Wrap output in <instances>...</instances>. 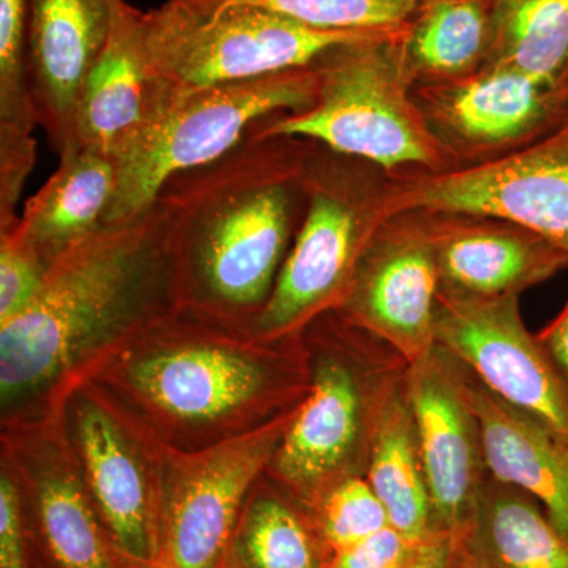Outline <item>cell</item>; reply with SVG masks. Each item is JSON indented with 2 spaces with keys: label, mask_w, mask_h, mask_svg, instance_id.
Instances as JSON below:
<instances>
[{
  "label": "cell",
  "mask_w": 568,
  "mask_h": 568,
  "mask_svg": "<svg viewBox=\"0 0 568 568\" xmlns=\"http://www.w3.org/2000/svg\"><path fill=\"white\" fill-rule=\"evenodd\" d=\"M315 144L260 122L233 151L163 182L155 203L173 227L182 308L241 325L260 315L305 215Z\"/></svg>",
  "instance_id": "obj_1"
},
{
  "label": "cell",
  "mask_w": 568,
  "mask_h": 568,
  "mask_svg": "<svg viewBox=\"0 0 568 568\" xmlns=\"http://www.w3.org/2000/svg\"><path fill=\"white\" fill-rule=\"evenodd\" d=\"M182 308L173 227L153 203L50 264L31 306L0 325L3 407Z\"/></svg>",
  "instance_id": "obj_2"
},
{
  "label": "cell",
  "mask_w": 568,
  "mask_h": 568,
  "mask_svg": "<svg viewBox=\"0 0 568 568\" xmlns=\"http://www.w3.org/2000/svg\"><path fill=\"white\" fill-rule=\"evenodd\" d=\"M115 383L153 424L185 435H231L294 409L312 379L304 334L267 342L248 325L179 308L119 343ZM114 349V347H112Z\"/></svg>",
  "instance_id": "obj_3"
},
{
  "label": "cell",
  "mask_w": 568,
  "mask_h": 568,
  "mask_svg": "<svg viewBox=\"0 0 568 568\" xmlns=\"http://www.w3.org/2000/svg\"><path fill=\"white\" fill-rule=\"evenodd\" d=\"M304 332L317 353L312 379L272 466L310 511L343 478L366 476L381 414L409 365L338 312Z\"/></svg>",
  "instance_id": "obj_4"
},
{
  "label": "cell",
  "mask_w": 568,
  "mask_h": 568,
  "mask_svg": "<svg viewBox=\"0 0 568 568\" xmlns=\"http://www.w3.org/2000/svg\"><path fill=\"white\" fill-rule=\"evenodd\" d=\"M402 32L372 33L324 52L313 62L312 106L265 119L263 132L315 141L388 175L455 170L457 162L414 100L399 52Z\"/></svg>",
  "instance_id": "obj_5"
},
{
  "label": "cell",
  "mask_w": 568,
  "mask_h": 568,
  "mask_svg": "<svg viewBox=\"0 0 568 568\" xmlns=\"http://www.w3.org/2000/svg\"><path fill=\"white\" fill-rule=\"evenodd\" d=\"M306 211L267 304L248 325L267 342L301 335L345 304L355 272L387 219V173L315 144L305 166Z\"/></svg>",
  "instance_id": "obj_6"
},
{
  "label": "cell",
  "mask_w": 568,
  "mask_h": 568,
  "mask_svg": "<svg viewBox=\"0 0 568 568\" xmlns=\"http://www.w3.org/2000/svg\"><path fill=\"white\" fill-rule=\"evenodd\" d=\"M315 67H302L200 89H175L151 125L115 160L118 190L108 223L140 215L171 175L220 159L256 123L304 111L315 102Z\"/></svg>",
  "instance_id": "obj_7"
},
{
  "label": "cell",
  "mask_w": 568,
  "mask_h": 568,
  "mask_svg": "<svg viewBox=\"0 0 568 568\" xmlns=\"http://www.w3.org/2000/svg\"><path fill=\"white\" fill-rule=\"evenodd\" d=\"M153 70L175 89H200L312 65L338 44L372 33L324 32L244 6L164 0L145 11Z\"/></svg>",
  "instance_id": "obj_8"
},
{
  "label": "cell",
  "mask_w": 568,
  "mask_h": 568,
  "mask_svg": "<svg viewBox=\"0 0 568 568\" xmlns=\"http://www.w3.org/2000/svg\"><path fill=\"white\" fill-rule=\"evenodd\" d=\"M297 406L241 435L170 459L160 473L156 560L174 568L226 564L246 495L272 466Z\"/></svg>",
  "instance_id": "obj_9"
},
{
  "label": "cell",
  "mask_w": 568,
  "mask_h": 568,
  "mask_svg": "<svg viewBox=\"0 0 568 568\" xmlns=\"http://www.w3.org/2000/svg\"><path fill=\"white\" fill-rule=\"evenodd\" d=\"M388 215L467 212L528 227L568 254V122L519 151L443 173L387 174Z\"/></svg>",
  "instance_id": "obj_10"
},
{
  "label": "cell",
  "mask_w": 568,
  "mask_h": 568,
  "mask_svg": "<svg viewBox=\"0 0 568 568\" xmlns=\"http://www.w3.org/2000/svg\"><path fill=\"white\" fill-rule=\"evenodd\" d=\"M413 95L457 168L503 159L567 123L562 89L506 65L414 85Z\"/></svg>",
  "instance_id": "obj_11"
},
{
  "label": "cell",
  "mask_w": 568,
  "mask_h": 568,
  "mask_svg": "<svg viewBox=\"0 0 568 568\" xmlns=\"http://www.w3.org/2000/svg\"><path fill=\"white\" fill-rule=\"evenodd\" d=\"M519 295H437L436 346L488 390L568 437V386L521 320Z\"/></svg>",
  "instance_id": "obj_12"
},
{
  "label": "cell",
  "mask_w": 568,
  "mask_h": 568,
  "mask_svg": "<svg viewBox=\"0 0 568 568\" xmlns=\"http://www.w3.org/2000/svg\"><path fill=\"white\" fill-rule=\"evenodd\" d=\"M439 287L422 213L396 212L366 246L338 313L413 365L436 346Z\"/></svg>",
  "instance_id": "obj_13"
},
{
  "label": "cell",
  "mask_w": 568,
  "mask_h": 568,
  "mask_svg": "<svg viewBox=\"0 0 568 568\" xmlns=\"http://www.w3.org/2000/svg\"><path fill=\"white\" fill-rule=\"evenodd\" d=\"M407 398L436 536L462 538L488 480L480 426L462 365L439 346L407 366Z\"/></svg>",
  "instance_id": "obj_14"
},
{
  "label": "cell",
  "mask_w": 568,
  "mask_h": 568,
  "mask_svg": "<svg viewBox=\"0 0 568 568\" xmlns=\"http://www.w3.org/2000/svg\"><path fill=\"white\" fill-rule=\"evenodd\" d=\"M74 443L93 507L126 566L159 559V478L111 407L89 394L74 402Z\"/></svg>",
  "instance_id": "obj_15"
},
{
  "label": "cell",
  "mask_w": 568,
  "mask_h": 568,
  "mask_svg": "<svg viewBox=\"0 0 568 568\" xmlns=\"http://www.w3.org/2000/svg\"><path fill=\"white\" fill-rule=\"evenodd\" d=\"M418 212L446 293L519 295L568 268L566 252L521 224L481 213Z\"/></svg>",
  "instance_id": "obj_16"
},
{
  "label": "cell",
  "mask_w": 568,
  "mask_h": 568,
  "mask_svg": "<svg viewBox=\"0 0 568 568\" xmlns=\"http://www.w3.org/2000/svg\"><path fill=\"white\" fill-rule=\"evenodd\" d=\"M121 2L29 0V91L37 121L59 156L80 148L78 99Z\"/></svg>",
  "instance_id": "obj_17"
},
{
  "label": "cell",
  "mask_w": 568,
  "mask_h": 568,
  "mask_svg": "<svg viewBox=\"0 0 568 568\" xmlns=\"http://www.w3.org/2000/svg\"><path fill=\"white\" fill-rule=\"evenodd\" d=\"M170 92L152 67L145 11L122 0L78 99V145L118 160L151 125Z\"/></svg>",
  "instance_id": "obj_18"
},
{
  "label": "cell",
  "mask_w": 568,
  "mask_h": 568,
  "mask_svg": "<svg viewBox=\"0 0 568 568\" xmlns=\"http://www.w3.org/2000/svg\"><path fill=\"white\" fill-rule=\"evenodd\" d=\"M462 368L467 398L480 426L488 476L532 496L568 538V437L508 405L466 366Z\"/></svg>",
  "instance_id": "obj_19"
},
{
  "label": "cell",
  "mask_w": 568,
  "mask_h": 568,
  "mask_svg": "<svg viewBox=\"0 0 568 568\" xmlns=\"http://www.w3.org/2000/svg\"><path fill=\"white\" fill-rule=\"evenodd\" d=\"M54 443L22 462L48 558L55 568H130L112 545L73 459Z\"/></svg>",
  "instance_id": "obj_20"
},
{
  "label": "cell",
  "mask_w": 568,
  "mask_h": 568,
  "mask_svg": "<svg viewBox=\"0 0 568 568\" xmlns=\"http://www.w3.org/2000/svg\"><path fill=\"white\" fill-rule=\"evenodd\" d=\"M115 190L112 156L84 148L63 153L50 181L24 205L18 220L22 237L50 267L106 226Z\"/></svg>",
  "instance_id": "obj_21"
},
{
  "label": "cell",
  "mask_w": 568,
  "mask_h": 568,
  "mask_svg": "<svg viewBox=\"0 0 568 568\" xmlns=\"http://www.w3.org/2000/svg\"><path fill=\"white\" fill-rule=\"evenodd\" d=\"M458 540L473 568H568V538L544 507L491 477Z\"/></svg>",
  "instance_id": "obj_22"
},
{
  "label": "cell",
  "mask_w": 568,
  "mask_h": 568,
  "mask_svg": "<svg viewBox=\"0 0 568 568\" xmlns=\"http://www.w3.org/2000/svg\"><path fill=\"white\" fill-rule=\"evenodd\" d=\"M495 0H417L399 36L410 84H435L476 73L488 61Z\"/></svg>",
  "instance_id": "obj_23"
},
{
  "label": "cell",
  "mask_w": 568,
  "mask_h": 568,
  "mask_svg": "<svg viewBox=\"0 0 568 568\" xmlns=\"http://www.w3.org/2000/svg\"><path fill=\"white\" fill-rule=\"evenodd\" d=\"M406 377L381 414L365 477L386 507L392 528L414 544H425L436 534Z\"/></svg>",
  "instance_id": "obj_24"
},
{
  "label": "cell",
  "mask_w": 568,
  "mask_h": 568,
  "mask_svg": "<svg viewBox=\"0 0 568 568\" xmlns=\"http://www.w3.org/2000/svg\"><path fill=\"white\" fill-rule=\"evenodd\" d=\"M487 63L525 71L564 91L568 82V0H495Z\"/></svg>",
  "instance_id": "obj_25"
},
{
  "label": "cell",
  "mask_w": 568,
  "mask_h": 568,
  "mask_svg": "<svg viewBox=\"0 0 568 568\" xmlns=\"http://www.w3.org/2000/svg\"><path fill=\"white\" fill-rule=\"evenodd\" d=\"M332 551L308 511L283 497H254L235 529L227 568H327Z\"/></svg>",
  "instance_id": "obj_26"
},
{
  "label": "cell",
  "mask_w": 568,
  "mask_h": 568,
  "mask_svg": "<svg viewBox=\"0 0 568 568\" xmlns=\"http://www.w3.org/2000/svg\"><path fill=\"white\" fill-rule=\"evenodd\" d=\"M205 6L244 3L274 11L324 32L395 33L405 31L417 0H192Z\"/></svg>",
  "instance_id": "obj_27"
},
{
  "label": "cell",
  "mask_w": 568,
  "mask_h": 568,
  "mask_svg": "<svg viewBox=\"0 0 568 568\" xmlns=\"http://www.w3.org/2000/svg\"><path fill=\"white\" fill-rule=\"evenodd\" d=\"M308 515L332 555L390 526L386 507L365 476L343 478L317 499Z\"/></svg>",
  "instance_id": "obj_28"
},
{
  "label": "cell",
  "mask_w": 568,
  "mask_h": 568,
  "mask_svg": "<svg viewBox=\"0 0 568 568\" xmlns=\"http://www.w3.org/2000/svg\"><path fill=\"white\" fill-rule=\"evenodd\" d=\"M18 220L0 226V325L31 306L48 271L39 253L22 237Z\"/></svg>",
  "instance_id": "obj_29"
},
{
  "label": "cell",
  "mask_w": 568,
  "mask_h": 568,
  "mask_svg": "<svg viewBox=\"0 0 568 568\" xmlns=\"http://www.w3.org/2000/svg\"><path fill=\"white\" fill-rule=\"evenodd\" d=\"M422 544L388 528L332 555L327 568H405Z\"/></svg>",
  "instance_id": "obj_30"
},
{
  "label": "cell",
  "mask_w": 568,
  "mask_h": 568,
  "mask_svg": "<svg viewBox=\"0 0 568 568\" xmlns=\"http://www.w3.org/2000/svg\"><path fill=\"white\" fill-rule=\"evenodd\" d=\"M24 503L9 469L0 476V568H29Z\"/></svg>",
  "instance_id": "obj_31"
},
{
  "label": "cell",
  "mask_w": 568,
  "mask_h": 568,
  "mask_svg": "<svg viewBox=\"0 0 568 568\" xmlns=\"http://www.w3.org/2000/svg\"><path fill=\"white\" fill-rule=\"evenodd\" d=\"M405 568H470L462 541L450 536H435L420 545Z\"/></svg>",
  "instance_id": "obj_32"
},
{
  "label": "cell",
  "mask_w": 568,
  "mask_h": 568,
  "mask_svg": "<svg viewBox=\"0 0 568 568\" xmlns=\"http://www.w3.org/2000/svg\"><path fill=\"white\" fill-rule=\"evenodd\" d=\"M29 0H0V51L18 54L28 48Z\"/></svg>",
  "instance_id": "obj_33"
},
{
  "label": "cell",
  "mask_w": 568,
  "mask_h": 568,
  "mask_svg": "<svg viewBox=\"0 0 568 568\" xmlns=\"http://www.w3.org/2000/svg\"><path fill=\"white\" fill-rule=\"evenodd\" d=\"M537 339L568 386V302L559 315L537 334Z\"/></svg>",
  "instance_id": "obj_34"
},
{
  "label": "cell",
  "mask_w": 568,
  "mask_h": 568,
  "mask_svg": "<svg viewBox=\"0 0 568 568\" xmlns=\"http://www.w3.org/2000/svg\"><path fill=\"white\" fill-rule=\"evenodd\" d=\"M130 568H174V567L168 566V564L162 562V560H155V562L144 564V566H133ZM220 568H227V566H226V564H224V566L220 567Z\"/></svg>",
  "instance_id": "obj_35"
},
{
  "label": "cell",
  "mask_w": 568,
  "mask_h": 568,
  "mask_svg": "<svg viewBox=\"0 0 568 568\" xmlns=\"http://www.w3.org/2000/svg\"><path fill=\"white\" fill-rule=\"evenodd\" d=\"M564 99H566V106H567V122H568V82L566 84V88H564Z\"/></svg>",
  "instance_id": "obj_36"
},
{
  "label": "cell",
  "mask_w": 568,
  "mask_h": 568,
  "mask_svg": "<svg viewBox=\"0 0 568 568\" xmlns=\"http://www.w3.org/2000/svg\"><path fill=\"white\" fill-rule=\"evenodd\" d=\"M470 568H473V566H470Z\"/></svg>",
  "instance_id": "obj_37"
}]
</instances>
